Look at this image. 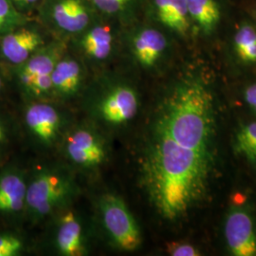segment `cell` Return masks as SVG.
Instances as JSON below:
<instances>
[{"label": "cell", "mask_w": 256, "mask_h": 256, "mask_svg": "<svg viewBox=\"0 0 256 256\" xmlns=\"http://www.w3.org/2000/svg\"><path fill=\"white\" fill-rule=\"evenodd\" d=\"M216 131L191 110L164 101L144 160L150 200L167 220H180L207 192L214 162Z\"/></svg>", "instance_id": "obj_1"}, {"label": "cell", "mask_w": 256, "mask_h": 256, "mask_svg": "<svg viewBox=\"0 0 256 256\" xmlns=\"http://www.w3.org/2000/svg\"><path fill=\"white\" fill-rule=\"evenodd\" d=\"M72 192V183L54 171L36 174L28 182L26 214L32 220H41L60 206Z\"/></svg>", "instance_id": "obj_2"}, {"label": "cell", "mask_w": 256, "mask_h": 256, "mask_svg": "<svg viewBox=\"0 0 256 256\" xmlns=\"http://www.w3.org/2000/svg\"><path fill=\"white\" fill-rule=\"evenodd\" d=\"M102 223L111 240L122 250L134 252L142 244V236L137 222L124 200L114 194L102 198Z\"/></svg>", "instance_id": "obj_3"}, {"label": "cell", "mask_w": 256, "mask_h": 256, "mask_svg": "<svg viewBox=\"0 0 256 256\" xmlns=\"http://www.w3.org/2000/svg\"><path fill=\"white\" fill-rule=\"evenodd\" d=\"M28 180L16 165H0V221L14 224L26 214Z\"/></svg>", "instance_id": "obj_4"}, {"label": "cell", "mask_w": 256, "mask_h": 256, "mask_svg": "<svg viewBox=\"0 0 256 256\" xmlns=\"http://www.w3.org/2000/svg\"><path fill=\"white\" fill-rule=\"evenodd\" d=\"M225 236L232 254L256 256V230L252 216L244 209H232L227 218Z\"/></svg>", "instance_id": "obj_5"}, {"label": "cell", "mask_w": 256, "mask_h": 256, "mask_svg": "<svg viewBox=\"0 0 256 256\" xmlns=\"http://www.w3.org/2000/svg\"><path fill=\"white\" fill-rule=\"evenodd\" d=\"M25 128L28 133L43 144H52L60 128V116L54 106L32 102L23 112Z\"/></svg>", "instance_id": "obj_6"}, {"label": "cell", "mask_w": 256, "mask_h": 256, "mask_svg": "<svg viewBox=\"0 0 256 256\" xmlns=\"http://www.w3.org/2000/svg\"><path fill=\"white\" fill-rule=\"evenodd\" d=\"M138 110L137 94L133 90L122 86L108 95L100 106L102 118L114 126H122L134 119Z\"/></svg>", "instance_id": "obj_7"}, {"label": "cell", "mask_w": 256, "mask_h": 256, "mask_svg": "<svg viewBox=\"0 0 256 256\" xmlns=\"http://www.w3.org/2000/svg\"><path fill=\"white\" fill-rule=\"evenodd\" d=\"M66 154L74 164L82 167H95L106 158L101 140L88 130H78L68 138Z\"/></svg>", "instance_id": "obj_8"}, {"label": "cell", "mask_w": 256, "mask_h": 256, "mask_svg": "<svg viewBox=\"0 0 256 256\" xmlns=\"http://www.w3.org/2000/svg\"><path fill=\"white\" fill-rule=\"evenodd\" d=\"M41 37L36 32L21 30L4 37L0 44L2 56L14 66H21L36 52L41 45Z\"/></svg>", "instance_id": "obj_9"}, {"label": "cell", "mask_w": 256, "mask_h": 256, "mask_svg": "<svg viewBox=\"0 0 256 256\" xmlns=\"http://www.w3.org/2000/svg\"><path fill=\"white\" fill-rule=\"evenodd\" d=\"M167 46L164 36L154 28L140 32L134 40V54L144 66H153L164 54Z\"/></svg>", "instance_id": "obj_10"}, {"label": "cell", "mask_w": 256, "mask_h": 256, "mask_svg": "<svg viewBox=\"0 0 256 256\" xmlns=\"http://www.w3.org/2000/svg\"><path fill=\"white\" fill-rule=\"evenodd\" d=\"M57 247L66 256H80L84 254L82 226L74 212L66 214L57 232Z\"/></svg>", "instance_id": "obj_11"}, {"label": "cell", "mask_w": 256, "mask_h": 256, "mask_svg": "<svg viewBox=\"0 0 256 256\" xmlns=\"http://www.w3.org/2000/svg\"><path fill=\"white\" fill-rule=\"evenodd\" d=\"M54 18L57 25L68 32H78L90 22V14L80 0L58 2L54 9Z\"/></svg>", "instance_id": "obj_12"}, {"label": "cell", "mask_w": 256, "mask_h": 256, "mask_svg": "<svg viewBox=\"0 0 256 256\" xmlns=\"http://www.w3.org/2000/svg\"><path fill=\"white\" fill-rule=\"evenodd\" d=\"M160 22L178 34H185L190 27V16L186 0H155Z\"/></svg>", "instance_id": "obj_13"}, {"label": "cell", "mask_w": 256, "mask_h": 256, "mask_svg": "<svg viewBox=\"0 0 256 256\" xmlns=\"http://www.w3.org/2000/svg\"><path fill=\"white\" fill-rule=\"evenodd\" d=\"M190 19L205 34H210L218 27L221 18L216 0H186Z\"/></svg>", "instance_id": "obj_14"}, {"label": "cell", "mask_w": 256, "mask_h": 256, "mask_svg": "<svg viewBox=\"0 0 256 256\" xmlns=\"http://www.w3.org/2000/svg\"><path fill=\"white\" fill-rule=\"evenodd\" d=\"M55 90L68 96L78 90L82 79L81 66L74 60H63L56 63L52 74Z\"/></svg>", "instance_id": "obj_15"}, {"label": "cell", "mask_w": 256, "mask_h": 256, "mask_svg": "<svg viewBox=\"0 0 256 256\" xmlns=\"http://www.w3.org/2000/svg\"><path fill=\"white\" fill-rule=\"evenodd\" d=\"M55 63L54 56L50 54H37L32 56L20 68L18 74L19 82L26 92L32 82L39 76L52 74Z\"/></svg>", "instance_id": "obj_16"}, {"label": "cell", "mask_w": 256, "mask_h": 256, "mask_svg": "<svg viewBox=\"0 0 256 256\" xmlns=\"http://www.w3.org/2000/svg\"><path fill=\"white\" fill-rule=\"evenodd\" d=\"M113 37L108 27H96L84 36L82 46L86 54L97 60H104L110 56Z\"/></svg>", "instance_id": "obj_17"}, {"label": "cell", "mask_w": 256, "mask_h": 256, "mask_svg": "<svg viewBox=\"0 0 256 256\" xmlns=\"http://www.w3.org/2000/svg\"><path fill=\"white\" fill-rule=\"evenodd\" d=\"M234 50L244 63H256V30L252 25H243L234 36Z\"/></svg>", "instance_id": "obj_18"}, {"label": "cell", "mask_w": 256, "mask_h": 256, "mask_svg": "<svg viewBox=\"0 0 256 256\" xmlns=\"http://www.w3.org/2000/svg\"><path fill=\"white\" fill-rule=\"evenodd\" d=\"M234 149L248 162L256 165V122L248 124L239 130L234 142Z\"/></svg>", "instance_id": "obj_19"}, {"label": "cell", "mask_w": 256, "mask_h": 256, "mask_svg": "<svg viewBox=\"0 0 256 256\" xmlns=\"http://www.w3.org/2000/svg\"><path fill=\"white\" fill-rule=\"evenodd\" d=\"M24 248V240L19 234L9 230L0 232V256H20Z\"/></svg>", "instance_id": "obj_20"}, {"label": "cell", "mask_w": 256, "mask_h": 256, "mask_svg": "<svg viewBox=\"0 0 256 256\" xmlns=\"http://www.w3.org/2000/svg\"><path fill=\"white\" fill-rule=\"evenodd\" d=\"M14 138V126L7 114L0 110V165L8 156L10 144Z\"/></svg>", "instance_id": "obj_21"}, {"label": "cell", "mask_w": 256, "mask_h": 256, "mask_svg": "<svg viewBox=\"0 0 256 256\" xmlns=\"http://www.w3.org/2000/svg\"><path fill=\"white\" fill-rule=\"evenodd\" d=\"M168 252L173 256H200V252L188 243H172L168 246Z\"/></svg>", "instance_id": "obj_22"}, {"label": "cell", "mask_w": 256, "mask_h": 256, "mask_svg": "<svg viewBox=\"0 0 256 256\" xmlns=\"http://www.w3.org/2000/svg\"><path fill=\"white\" fill-rule=\"evenodd\" d=\"M99 9L106 14H114L122 9L130 0H93Z\"/></svg>", "instance_id": "obj_23"}, {"label": "cell", "mask_w": 256, "mask_h": 256, "mask_svg": "<svg viewBox=\"0 0 256 256\" xmlns=\"http://www.w3.org/2000/svg\"><path fill=\"white\" fill-rule=\"evenodd\" d=\"M12 10L9 0H0V28L4 27L12 16Z\"/></svg>", "instance_id": "obj_24"}, {"label": "cell", "mask_w": 256, "mask_h": 256, "mask_svg": "<svg viewBox=\"0 0 256 256\" xmlns=\"http://www.w3.org/2000/svg\"><path fill=\"white\" fill-rule=\"evenodd\" d=\"M245 100L248 104L256 112V84L248 88L245 92Z\"/></svg>", "instance_id": "obj_25"}, {"label": "cell", "mask_w": 256, "mask_h": 256, "mask_svg": "<svg viewBox=\"0 0 256 256\" xmlns=\"http://www.w3.org/2000/svg\"><path fill=\"white\" fill-rule=\"evenodd\" d=\"M14 1L21 5H30V4L36 3L38 0H14Z\"/></svg>", "instance_id": "obj_26"}, {"label": "cell", "mask_w": 256, "mask_h": 256, "mask_svg": "<svg viewBox=\"0 0 256 256\" xmlns=\"http://www.w3.org/2000/svg\"><path fill=\"white\" fill-rule=\"evenodd\" d=\"M5 88V81L2 79V77L0 76V94L3 92Z\"/></svg>", "instance_id": "obj_27"}]
</instances>
